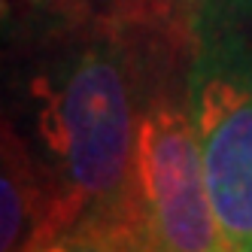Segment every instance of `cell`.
Wrapping results in <instances>:
<instances>
[{
  "mask_svg": "<svg viewBox=\"0 0 252 252\" xmlns=\"http://www.w3.org/2000/svg\"><path fill=\"white\" fill-rule=\"evenodd\" d=\"M146 37L79 22L28 82L33 155L58 194L64 225L137 204V137L158 52Z\"/></svg>",
  "mask_w": 252,
  "mask_h": 252,
  "instance_id": "obj_1",
  "label": "cell"
},
{
  "mask_svg": "<svg viewBox=\"0 0 252 252\" xmlns=\"http://www.w3.org/2000/svg\"><path fill=\"white\" fill-rule=\"evenodd\" d=\"M183 94L231 252H252V0H189Z\"/></svg>",
  "mask_w": 252,
  "mask_h": 252,
  "instance_id": "obj_2",
  "label": "cell"
},
{
  "mask_svg": "<svg viewBox=\"0 0 252 252\" xmlns=\"http://www.w3.org/2000/svg\"><path fill=\"white\" fill-rule=\"evenodd\" d=\"M155 70L137 137L134 186L158 252H231L189 122L183 79Z\"/></svg>",
  "mask_w": 252,
  "mask_h": 252,
  "instance_id": "obj_3",
  "label": "cell"
},
{
  "mask_svg": "<svg viewBox=\"0 0 252 252\" xmlns=\"http://www.w3.org/2000/svg\"><path fill=\"white\" fill-rule=\"evenodd\" d=\"M64 216L40 158L3 122L0 167V252H33L64 234Z\"/></svg>",
  "mask_w": 252,
  "mask_h": 252,
  "instance_id": "obj_4",
  "label": "cell"
},
{
  "mask_svg": "<svg viewBox=\"0 0 252 252\" xmlns=\"http://www.w3.org/2000/svg\"><path fill=\"white\" fill-rule=\"evenodd\" d=\"M33 252H158V246L137 197L131 207L88 216Z\"/></svg>",
  "mask_w": 252,
  "mask_h": 252,
  "instance_id": "obj_5",
  "label": "cell"
},
{
  "mask_svg": "<svg viewBox=\"0 0 252 252\" xmlns=\"http://www.w3.org/2000/svg\"><path fill=\"white\" fill-rule=\"evenodd\" d=\"M85 22L116 25L146 37H183L189 0H82Z\"/></svg>",
  "mask_w": 252,
  "mask_h": 252,
  "instance_id": "obj_6",
  "label": "cell"
},
{
  "mask_svg": "<svg viewBox=\"0 0 252 252\" xmlns=\"http://www.w3.org/2000/svg\"><path fill=\"white\" fill-rule=\"evenodd\" d=\"M22 3L28 6V12L33 15V19H49V22L61 25V31L67 25L85 22L82 0H22Z\"/></svg>",
  "mask_w": 252,
  "mask_h": 252,
  "instance_id": "obj_7",
  "label": "cell"
}]
</instances>
